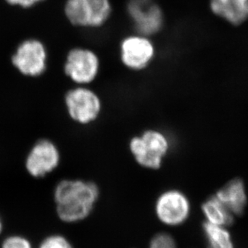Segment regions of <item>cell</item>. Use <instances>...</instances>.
I'll use <instances>...</instances> for the list:
<instances>
[{
  "mask_svg": "<svg viewBox=\"0 0 248 248\" xmlns=\"http://www.w3.org/2000/svg\"><path fill=\"white\" fill-rule=\"evenodd\" d=\"M60 154L56 145L47 140L38 141L31 150L26 161V168L31 175L43 177L58 166Z\"/></svg>",
  "mask_w": 248,
  "mask_h": 248,
  "instance_id": "obj_9",
  "label": "cell"
},
{
  "mask_svg": "<svg viewBox=\"0 0 248 248\" xmlns=\"http://www.w3.org/2000/svg\"><path fill=\"white\" fill-rule=\"evenodd\" d=\"M222 203L234 215H242L247 205V195L244 183L234 179L225 186L216 195Z\"/></svg>",
  "mask_w": 248,
  "mask_h": 248,
  "instance_id": "obj_12",
  "label": "cell"
},
{
  "mask_svg": "<svg viewBox=\"0 0 248 248\" xmlns=\"http://www.w3.org/2000/svg\"><path fill=\"white\" fill-rule=\"evenodd\" d=\"M12 63L24 75H42L47 67V51L45 45L37 40H25L19 45L12 56Z\"/></svg>",
  "mask_w": 248,
  "mask_h": 248,
  "instance_id": "obj_6",
  "label": "cell"
},
{
  "mask_svg": "<svg viewBox=\"0 0 248 248\" xmlns=\"http://www.w3.org/2000/svg\"><path fill=\"white\" fill-rule=\"evenodd\" d=\"M6 2H8L11 5H16V6H20V7H31L36 4L38 2H41L43 0H5Z\"/></svg>",
  "mask_w": 248,
  "mask_h": 248,
  "instance_id": "obj_18",
  "label": "cell"
},
{
  "mask_svg": "<svg viewBox=\"0 0 248 248\" xmlns=\"http://www.w3.org/2000/svg\"><path fill=\"white\" fill-rule=\"evenodd\" d=\"M98 195V188L94 183L80 180L62 181L55 190L59 217L64 222L82 220L91 213Z\"/></svg>",
  "mask_w": 248,
  "mask_h": 248,
  "instance_id": "obj_1",
  "label": "cell"
},
{
  "mask_svg": "<svg viewBox=\"0 0 248 248\" xmlns=\"http://www.w3.org/2000/svg\"><path fill=\"white\" fill-rule=\"evenodd\" d=\"M64 12L73 25L100 28L110 18L112 4L110 0H68Z\"/></svg>",
  "mask_w": 248,
  "mask_h": 248,
  "instance_id": "obj_2",
  "label": "cell"
},
{
  "mask_svg": "<svg viewBox=\"0 0 248 248\" xmlns=\"http://www.w3.org/2000/svg\"><path fill=\"white\" fill-rule=\"evenodd\" d=\"M65 103L70 117L81 124L93 122L101 112V100L98 96L83 87L68 92L66 94Z\"/></svg>",
  "mask_w": 248,
  "mask_h": 248,
  "instance_id": "obj_8",
  "label": "cell"
},
{
  "mask_svg": "<svg viewBox=\"0 0 248 248\" xmlns=\"http://www.w3.org/2000/svg\"><path fill=\"white\" fill-rule=\"evenodd\" d=\"M156 56V47L150 36L135 33L122 40L120 45L122 63L133 71L145 70Z\"/></svg>",
  "mask_w": 248,
  "mask_h": 248,
  "instance_id": "obj_3",
  "label": "cell"
},
{
  "mask_svg": "<svg viewBox=\"0 0 248 248\" xmlns=\"http://www.w3.org/2000/svg\"><path fill=\"white\" fill-rule=\"evenodd\" d=\"M209 5L215 16L234 26L248 20V0H210Z\"/></svg>",
  "mask_w": 248,
  "mask_h": 248,
  "instance_id": "obj_11",
  "label": "cell"
},
{
  "mask_svg": "<svg viewBox=\"0 0 248 248\" xmlns=\"http://www.w3.org/2000/svg\"><path fill=\"white\" fill-rule=\"evenodd\" d=\"M156 211L160 219L166 224H180L189 216L190 203L184 194L170 190L160 196Z\"/></svg>",
  "mask_w": 248,
  "mask_h": 248,
  "instance_id": "obj_10",
  "label": "cell"
},
{
  "mask_svg": "<svg viewBox=\"0 0 248 248\" xmlns=\"http://www.w3.org/2000/svg\"><path fill=\"white\" fill-rule=\"evenodd\" d=\"M2 232V222L0 220V233Z\"/></svg>",
  "mask_w": 248,
  "mask_h": 248,
  "instance_id": "obj_19",
  "label": "cell"
},
{
  "mask_svg": "<svg viewBox=\"0 0 248 248\" xmlns=\"http://www.w3.org/2000/svg\"><path fill=\"white\" fill-rule=\"evenodd\" d=\"M205 216L212 224L217 226L232 224L233 216L217 197L209 199L202 206Z\"/></svg>",
  "mask_w": 248,
  "mask_h": 248,
  "instance_id": "obj_13",
  "label": "cell"
},
{
  "mask_svg": "<svg viewBox=\"0 0 248 248\" xmlns=\"http://www.w3.org/2000/svg\"><path fill=\"white\" fill-rule=\"evenodd\" d=\"M127 12L137 33L153 36L164 25V14L155 0H129Z\"/></svg>",
  "mask_w": 248,
  "mask_h": 248,
  "instance_id": "obj_4",
  "label": "cell"
},
{
  "mask_svg": "<svg viewBox=\"0 0 248 248\" xmlns=\"http://www.w3.org/2000/svg\"><path fill=\"white\" fill-rule=\"evenodd\" d=\"M150 248H176L175 243L169 234H157L153 239Z\"/></svg>",
  "mask_w": 248,
  "mask_h": 248,
  "instance_id": "obj_16",
  "label": "cell"
},
{
  "mask_svg": "<svg viewBox=\"0 0 248 248\" xmlns=\"http://www.w3.org/2000/svg\"><path fill=\"white\" fill-rule=\"evenodd\" d=\"M203 229L210 244L208 248H233L229 233L219 226L206 222Z\"/></svg>",
  "mask_w": 248,
  "mask_h": 248,
  "instance_id": "obj_14",
  "label": "cell"
},
{
  "mask_svg": "<svg viewBox=\"0 0 248 248\" xmlns=\"http://www.w3.org/2000/svg\"><path fill=\"white\" fill-rule=\"evenodd\" d=\"M40 248H73L70 243L61 235L47 237L40 244Z\"/></svg>",
  "mask_w": 248,
  "mask_h": 248,
  "instance_id": "obj_15",
  "label": "cell"
},
{
  "mask_svg": "<svg viewBox=\"0 0 248 248\" xmlns=\"http://www.w3.org/2000/svg\"><path fill=\"white\" fill-rule=\"evenodd\" d=\"M166 137L156 131H147L140 138L131 140L130 149L141 166L156 169L161 166L162 157L168 150Z\"/></svg>",
  "mask_w": 248,
  "mask_h": 248,
  "instance_id": "obj_5",
  "label": "cell"
},
{
  "mask_svg": "<svg viewBox=\"0 0 248 248\" xmlns=\"http://www.w3.org/2000/svg\"><path fill=\"white\" fill-rule=\"evenodd\" d=\"M2 248H32L30 242L21 236H11L5 239Z\"/></svg>",
  "mask_w": 248,
  "mask_h": 248,
  "instance_id": "obj_17",
  "label": "cell"
},
{
  "mask_svg": "<svg viewBox=\"0 0 248 248\" xmlns=\"http://www.w3.org/2000/svg\"><path fill=\"white\" fill-rule=\"evenodd\" d=\"M100 70V60L95 52L85 48L71 50L64 64V72L74 82L80 84L91 83Z\"/></svg>",
  "mask_w": 248,
  "mask_h": 248,
  "instance_id": "obj_7",
  "label": "cell"
}]
</instances>
